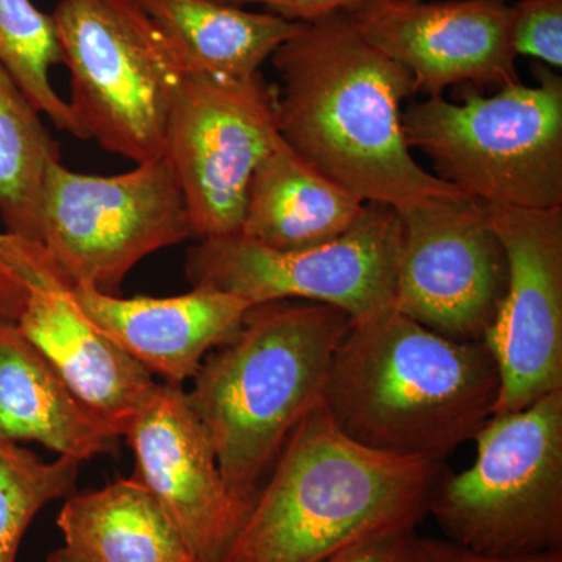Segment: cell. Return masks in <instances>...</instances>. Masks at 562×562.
I'll return each instance as SVG.
<instances>
[{"label": "cell", "mask_w": 562, "mask_h": 562, "mask_svg": "<svg viewBox=\"0 0 562 562\" xmlns=\"http://www.w3.org/2000/svg\"><path fill=\"white\" fill-rule=\"evenodd\" d=\"M279 90L260 74L222 80L184 74L169 117L165 157L171 162L195 239L241 231L255 169L283 140Z\"/></svg>", "instance_id": "30bf717a"}, {"label": "cell", "mask_w": 562, "mask_h": 562, "mask_svg": "<svg viewBox=\"0 0 562 562\" xmlns=\"http://www.w3.org/2000/svg\"><path fill=\"white\" fill-rule=\"evenodd\" d=\"M0 321L60 372L91 412L124 438L155 380L92 322L46 247L0 232Z\"/></svg>", "instance_id": "8fae6325"}, {"label": "cell", "mask_w": 562, "mask_h": 562, "mask_svg": "<svg viewBox=\"0 0 562 562\" xmlns=\"http://www.w3.org/2000/svg\"><path fill=\"white\" fill-rule=\"evenodd\" d=\"M272 63L281 138L327 179L395 211L465 198L413 157L402 128V103L417 92L412 74L362 38L346 11L301 22Z\"/></svg>", "instance_id": "6da1fadb"}, {"label": "cell", "mask_w": 562, "mask_h": 562, "mask_svg": "<svg viewBox=\"0 0 562 562\" xmlns=\"http://www.w3.org/2000/svg\"><path fill=\"white\" fill-rule=\"evenodd\" d=\"M179 55L184 74L246 80L301 27L217 0H139Z\"/></svg>", "instance_id": "d6986e66"}, {"label": "cell", "mask_w": 562, "mask_h": 562, "mask_svg": "<svg viewBox=\"0 0 562 562\" xmlns=\"http://www.w3.org/2000/svg\"><path fill=\"white\" fill-rule=\"evenodd\" d=\"M47 562H98L87 554L77 552V550L69 549V547H61V549L55 550L47 558Z\"/></svg>", "instance_id": "83f0119b"}, {"label": "cell", "mask_w": 562, "mask_h": 562, "mask_svg": "<svg viewBox=\"0 0 562 562\" xmlns=\"http://www.w3.org/2000/svg\"><path fill=\"white\" fill-rule=\"evenodd\" d=\"M464 472H442L428 514L473 552L520 557L562 550V390L476 432Z\"/></svg>", "instance_id": "52a82bcc"}, {"label": "cell", "mask_w": 562, "mask_h": 562, "mask_svg": "<svg viewBox=\"0 0 562 562\" xmlns=\"http://www.w3.org/2000/svg\"><path fill=\"white\" fill-rule=\"evenodd\" d=\"M487 210L508 257V288L484 338L501 372L494 414L516 413L562 390V209Z\"/></svg>", "instance_id": "4fadbf2b"}, {"label": "cell", "mask_w": 562, "mask_h": 562, "mask_svg": "<svg viewBox=\"0 0 562 562\" xmlns=\"http://www.w3.org/2000/svg\"><path fill=\"white\" fill-rule=\"evenodd\" d=\"M40 111L0 63V220L5 232L38 241L47 165L60 160Z\"/></svg>", "instance_id": "44dd1931"}, {"label": "cell", "mask_w": 562, "mask_h": 562, "mask_svg": "<svg viewBox=\"0 0 562 562\" xmlns=\"http://www.w3.org/2000/svg\"><path fill=\"white\" fill-rule=\"evenodd\" d=\"M362 38L412 74L416 91L519 83L512 7L503 0H361L346 11Z\"/></svg>", "instance_id": "5bb4252c"}, {"label": "cell", "mask_w": 562, "mask_h": 562, "mask_svg": "<svg viewBox=\"0 0 562 562\" xmlns=\"http://www.w3.org/2000/svg\"><path fill=\"white\" fill-rule=\"evenodd\" d=\"M394 308L454 341H484L508 288L490 210L468 198L397 211Z\"/></svg>", "instance_id": "7c38bea8"}, {"label": "cell", "mask_w": 562, "mask_h": 562, "mask_svg": "<svg viewBox=\"0 0 562 562\" xmlns=\"http://www.w3.org/2000/svg\"><path fill=\"white\" fill-rule=\"evenodd\" d=\"M0 63L9 70L32 105L55 127L87 139L69 102L52 87V66L61 63L57 25L52 14L31 0H0Z\"/></svg>", "instance_id": "7402d4cb"}, {"label": "cell", "mask_w": 562, "mask_h": 562, "mask_svg": "<svg viewBox=\"0 0 562 562\" xmlns=\"http://www.w3.org/2000/svg\"><path fill=\"white\" fill-rule=\"evenodd\" d=\"M350 327L330 305L260 303L231 342L205 357L188 402L236 497L254 503L292 431L324 401Z\"/></svg>", "instance_id": "277c9868"}, {"label": "cell", "mask_w": 562, "mask_h": 562, "mask_svg": "<svg viewBox=\"0 0 562 562\" xmlns=\"http://www.w3.org/2000/svg\"><path fill=\"white\" fill-rule=\"evenodd\" d=\"M401 220L368 203L351 231L308 249L277 250L243 235L201 239L188 250L192 288L238 295L251 305L303 301L330 305L361 324L394 308Z\"/></svg>", "instance_id": "9c48e42d"}, {"label": "cell", "mask_w": 562, "mask_h": 562, "mask_svg": "<svg viewBox=\"0 0 562 562\" xmlns=\"http://www.w3.org/2000/svg\"><path fill=\"white\" fill-rule=\"evenodd\" d=\"M328 562H422L416 530L392 532L353 547Z\"/></svg>", "instance_id": "d4e9b609"}, {"label": "cell", "mask_w": 562, "mask_h": 562, "mask_svg": "<svg viewBox=\"0 0 562 562\" xmlns=\"http://www.w3.org/2000/svg\"><path fill=\"white\" fill-rule=\"evenodd\" d=\"M501 372L484 341H454L395 308L351 324L324 392L351 441L442 461L494 416Z\"/></svg>", "instance_id": "7a4b0ae2"}, {"label": "cell", "mask_w": 562, "mask_h": 562, "mask_svg": "<svg viewBox=\"0 0 562 562\" xmlns=\"http://www.w3.org/2000/svg\"><path fill=\"white\" fill-rule=\"evenodd\" d=\"M0 438L38 442L83 462L117 454L121 436L16 328L0 321Z\"/></svg>", "instance_id": "e0dca14e"}, {"label": "cell", "mask_w": 562, "mask_h": 562, "mask_svg": "<svg viewBox=\"0 0 562 562\" xmlns=\"http://www.w3.org/2000/svg\"><path fill=\"white\" fill-rule=\"evenodd\" d=\"M57 525L66 547L98 562H201L135 476L70 495Z\"/></svg>", "instance_id": "ffe728a7"}, {"label": "cell", "mask_w": 562, "mask_h": 562, "mask_svg": "<svg viewBox=\"0 0 562 562\" xmlns=\"http://www.w3.org/2000/svg\"><path fill=\"white\" fill-rule=\"evenodd\" d=\"M503 2H506V0H503Z\"/></svg>", "instance_id": "f1b7e54d"}, {"label": "cell", "mask_w": 562, "mask_h": 562, "mask_svg": "<svg viewBox=\"0 0 562 562\" xmlns=\"http://www.w3.org/2000/svg\"><path fill=\"white\" fill-rule=\"evenodd\" d=\"M422 562H562V550L520 557H494V554L473 552L458 546L449 539L420 538Z\"/></svg>", "instance_id": "484cf974"}, {"label": "cell", "mask_w": 562, "mask_h": 562, "mask_svg": "<svg viewBox=\"0 0 562 562\" xmlns=\"http://www.w3.org/2000/svg\"><path fill=\"white\" fill-rule=\"evenodd\" d=\"M366 209L281 140L251 176L239 235L277 250L308 249L346 235Z\"/></svg>", "instance_id": "ac0fdd59"}, {"label": "cell", "mask_w": 562, "mask_h": 562, "mask_svg": "<svg viewBox=\"0 0 562 562\" xmlns=\"http://www.w3.org/2000/svg\"><path fill=\"white\" fill-rule=\"evenodd\" d=\"M52 16L87 138L136 165L162 157L184 70L160 25L139 0H60Z\"/></svg>", "instance_id": "8992f818"}, {"label": "cell", "mask_w": 562, "mask_h": 562, "mask_svg": "<svg viewBox=\"0 0 562 562\" xmlns=\"http://www.w3.org/2000/svg\"><path fill=\"white\" fill-rule=\"evenodd\" d=\"M442 461L351 441L324 403L292 431L222 562H328L428 516Z\"/></svg>", "instance_id": "3957f363"}, {"label": "cell", "mask_w": 562, "mask_h": 562, "mask_svg": "<svg viewBox=\"0 0 562 562\" xmlns=\"http://www.w3.org/2000/svg\"><path fill=\"white\" fill-rule=\"evenodd\" d=\"M514 54L562 66V0H519L512 7Z\"/></svg>", "instance_id": "cb8c5ba5"}, {"label": "cell", "mask_w": 562, "mask_h": 562, "mask_svg": "<svg viewBox=\"0 0 562 562\" xmlns=\"http://www.w3.org/2000/svg\"><path fill=\"white\" fill-rule=\"evenodd\" d=\"M195 239L179 180L162 155L117 176H85L50 161L41 190L38 243L74 286L117 295L155 251Z\"/></svg>", "instance_id": "ba28073f"}, {"label": "cell", "mask_w": 562, "mask_h": 562, "mask_svg": "<svg viewBox=\"0 0 562 562\" xmlns=\"http://www.w3.org/2000/svg\"><path fill=\"white\" fill-rule=\"evenodd\" d=\"M228 5H246L257 3L266 11L283 20L292 22H312L328 16V14L349 11L361 0H217Z\"/></svg>", "instance_id": "4316f807"}, {"label": "cell", "mask_w": 562, "mask_h": 562, "mask_svg": "<svg viewBox=\"0 0 562 562\" xmlns=\"http://www.w3.org/2000/svg\"><path fill=\"white\" fill-rule=\"evenodd\" d=\"M79 471L72 458L46 462L0 438V562H16L25 531L47 503L76 494Z\"/></svg>", "instance_id": "603a6c76"}, {"label": "cell", "mask_w": 562, "mask_h": 562, "mask_svg": "<svg viewBox=\"0 0 562 562\" xmlns=\"http://www.w3.org/2000/svg\"><path fill=\"white\" fill-rule=\"evenodd\" d=\"M77 301L92 322L150 375L183 387L209 351L241 330L250 302L210 288L176 297H133L76 286Z\"/></svg>", "instance_id": "2e32d148"}, {"label": "cell", "mask_w": 562, "mask_h": 562, "mask_svg": "<svg viewBox=\"0 0 562 562\" xmlns=\"http://www.w3.org/2000/svg\"><path fill=\"white\" fill-rule=\"evenodd\" d=\"M536 85L492 95L464 87L461 102L439 98L402 111L409 149L471 201L522 210L562 209V77L532 65Z\"/></svg>", "instance_id": "5b68a950"}, {"label": "cell", "mask_w": 562, "mask_h": 562, "mask_svg": "<svg viewBox=\"0 0 562 562\" xmlns=\"http://www.w3.org/2000/svg\"><path fill=\"white\" fill-rule=\"evenodd\" d=\"M124 438L135 453L133 476L157 498L195 558L224 561L254 503L228 490L187 391L155 384Z\"/></svg>", "instance_id": "9a60e30c"}]
</instances>
